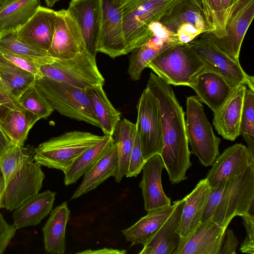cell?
<instances>
[{
    "label": "cell",
    "mask_w": 254,
    "mask_h": 254,
    "mask_svg": "<svg viewBox=\"0 0 254 254\" xmlns=\"http://www.w3.org/2000/svg\"><path fill=\"white\" fill-rule=\"evenodd\" d=\"M164 168L163 161L159 154L147 160L142 168V177L139 187L147 212L171 204V199L165 194L162 185L161 174Z\"/></svg>",
    "instance_id": "20"
},
{
    "label": "cell",
    "mask_w": 254,
    "mask_h": 254,
    "mask_svg": "<svg viewBox=\"0 0 254 254\" xmlns=\"http://www.w3.org/2000/svg\"><path fill=\"white\" fill-rule=\"evenodd\" d=\"M184 203V198L176 201V205L172 213L143 246L139 254H176L180 242L178 229Z\"/></svg>",
    "instance_id": "23"
},
{
    "label": "cell",
    "mask_w": 254,
    "mask_h": 254,
    "mask_svg": "<svg viewBox=\"0 0 254 254\" xmlns=\"http://www.w3.org/2000/svg\"><path fill=\"white\" fill-rule=\"evenodd\" d=\"M17 230L13 224L7 222L0 212V254L5 252Z\"/></svg>",
    "instance_id": "44"
},
{
    "label": "cell",
    "mask_w": 254,
    "mask_h": 254,
    "mask_svg": "<svg viewBox=\"0 0 254 254\" xmlns=\"http://www.w3.org/2000/svg\"><path fill=\"white\" fill-rule=\"evenodd\" d=\"M56 16V11L40 6L28 21L15 29L16 38L48 52L53 37Z\"/></svg>",
    "instance_id": "19"
},
{
    "label": "cell",
    "mask_w": 254,
    "mask_h": 254,
    "mask_svg": "<svg viewBox=\"0 0 254 254\" xmlns=\"http://www.w3.org/2000/svg\"><path fill=\"white\" fill-rule=\"evenodd\" d=\"M9 0H0V7L3 5L4 3H5L7 1Z\"/></svg>",
    "instance_id": "54"
},
{
    "label": "cell",
    "mask_w": 254,
    "mask_h": 254,
    "mask_svg": "<svg viewBox=\"0 0 254 254\" xmlns=\"http://www.w3.org/2000/svg\"><path fill=\"white\" fill-rule=\"evenodd\" d=\"M17 102V99L0 83V106H5Z\"/></svg>",
    "instance_id": "46"
},
{
    "label": "cell",
    "mask_w": 254,
    "mask_h": 254,
    "mask_svg": "<svg viewBox=\"0 0 254 254\" xmlns=\"http://www.w3.org/2000/svg\"><path fill=\"white\" fill-rule=\"evenodd\" d=\"M247 87L243 84L236 86L222 107L214 113L215 129L225 139L234 141L240 135L241 116Z\"/></svg>",
    "instance_id": "22"
},
{
    "label": "cell",
    "mask_w": 254,
    "mask_h": 254,
    "mask_svg": "<svg viewBox=\"0 0 254 254\" xmlns=\"http://www.w3.org/2000/svg\"><path fill=\"white\" fill-rule=\"evenodd\" d=\"M136 108V131L140 139L143 157L146 161L155 154L160 155L163 147L158 102L147 87L143 91Z\"/></svg>",
    "instance_id": "11"
},
{
    "label": "cell",
    "mask_w": 254,
    "mask_h": 254,
    "mask_svg": "<svg viewBox=\"0 0 254 254\" xmlns=\"http://www.w3.org/2000/svg\"><path fill=\"white\" fill-rule=\"evenodd\" d=\"M201 3L204 14L209 24L213 27L212 13L209 5L208 0H198ZM214 30V28H213Z\"/></svg>",
    "instance_id": "49"
},
{
    "label": "cell",
    "mask_w": 254,
    "mask_h": 254,
    "mask_svg": "<svg viewBox=\"0 0 254 254\" xmlns=\"http://www.w3.org/2000/svg\"><path fill=\"white\" fill-rule=\"evenodd\" d=\"M254 165V158L245 145L236 143L225 149L215 159L206 179L210 188L224 183Z\"/></svg>",
    "instance_id": "18"
},
{
    "label": "cell",
    "mask_w": 254,
    "mask_h": 254,
    "mask_svg": "<svg viewBox=\"0 0 254 254\" xmlns=\"http://www.w3.org/2000/svg\"><path fill=\"white\" fill-rule=\"evenodd\" d=\"M118 170V156L115 146L104 156L86 174L73 193L71 199H76L94 190L110 177L115 178Z\"/></svg>",
    "instance_id": "31"
},
{
    "label": "cell",
    "mask_w": 254,
    "mask_h": 254,
    "mask_svg": "<svg viewBox=\"0 0 254 254\" xmlns=\"http://www.w3.org/2000/svg\"><path fill=\"white\" fill-rule=\"evenodd\" d=\"M152 35L142 45L130 53L127 73L133 81L140 79L148 64L168 48L181 44L177 38L159 22L152 24Z\"/></svg>",
    "instance_id": "15"
},
{
    "label": "cell",
    "mask_w": 254,
    "mask_h": 254,
    "mask_svg": "<svg viewBox=\"0 0 254 254\" xmlns=\"http://www.w3.org/2000/svg\"><path fill=\"white\" fill-rule=\"evenodd\" d=\"M13 144L0 126V157Z\"/></svg>",
    "instance_id": "48"
},
{
    "label": "cell",
    "mask_w": 254,
    "mask_h": 254,
    "mask_svg": "<svg viewBox=\"0 0 254 254\" xmlns=\"http://www.w3.org/2000/svg\"><path fill=\"white\" fill-rule=\"evenodd\" d=\"M70 211L66 201L53 210L42 232L44 248L47 253L64 254L66 249L65 231Z\"/></svg>",
    "instance_id": "28"
},
{
    "label": "cell",
    "mask_w": 254,
    "mask_h": 254,
    "mask_svg": "<svg viewBox=\"0 0 254 254\" xmlns=\"http://www.w3.org/2000/svg\"><path fill=\"white\" fill-rule=\"evenodd\" d=\"M254 202V165L226 181L221 199L212 221L227 229L232 219L247 214Z\"/></svg>",
    "instance_id": "8"
},
{
    "label": "cell",
    "mask_w": 254,
    "mask_h": 254,
    "mask_svg": "<svg viewBox=\"0 0 254 254\" xmlns=\"http://www.w3.org/2000/svg\"><path fill=\"white\" fill-rule=\"evenodd\" d=\"M89 132H66L40 143L35 148L34 162L64 173L85 151L104 137Z\"/></svg>",
    "instance_id": "2"
},
{
    "label": "cell",
    "mask_w": 254,
    "mask_h": 254,
    "mask_svg": "<svg viewBox=\"0 0 254 254\" xmlns=\"http://www.w3.org/2000/svg\"><path fill=\"white\" fill-rule=\"evenodd\" d=\"M180 0H125L122 7L124 32L129 53L151 36L152 23Z\"/></svg>",
    "instance_id": "3"
},
{
    "label": "cell",
    "mask_w": 254,
    "mask_h": 254,
    "mask_svg": "<svg viewBox=\"0 0 254 254\" xmlns=\"http://www.w3.org/2000/svg\"><path fill=\"white\" fill-rule=\"evenodd\" d=\"M115 146L112 136L105 135L102 140L82 153L64 173V185L75 183Z\"/></svg>",
    "instance_id": "30"
},
{
    "label": "cell",
    "mask_w": 254,
    "mask_h": 254,
    "mask_svg": "<svg viewBox=\"0 0 254 254\" xmlns=\"http://www.w3.org/2000/svg\"><path fill=\"white\" fill-rule=\"evenodd\" d=\"M82 37L85 50L96 58L102 12V0H71L66 9Z\"/></svg>",
    "instance_id": "16"
},
{
    "label": "cell",
    "mask_w": 254,
    "mask_h": 254,
    "mask_svg": "<svg viewBox=\"0 0 254 254\" xmlns=\"http://www.w3.org/2000/svg\"><path fill=\"white\" fill-rule=\"evenodd\" d=\"M41 6L40 0H9L0 7V31L16 29L24 24Z\"/></svg>",
    "instance_id": "34"
},
{
    "label": "cell",
    "mask_w": 254,
    "mask_h": 254,
    "mask_svg": "<svg viewBox=\"0 0 254 254\" xmlns=\"http://www.w3.org/2000/svg\"><path fill=\"white\" fill-rule=\"evenodd\" d=\"M238 0H221L222 5L225 16V23L231 9L238 1Z\"/></svg>",
    "instance_id": "50"
},
{
    "label": "cell",
    "mask_w": 254,
    "mask_h": 254,
    "mask_svg": "<svg viewBox=\"0 0 254 254\" xmlns=\"http://www.w3.org/2000/svg\"><path fill=\"white\" fill-rule=\"evenodd\" d=\"M210 191V187L207 179L204 178L201 180L191 192L184 198L185 203L178 229L180 237L178 249L200 224Z\"/></svg>",
    "instance_id": "21"
},
{
    "label": "cell",
    "mask_w": 254,
    "mask_h": 254,
    "mask_svg": "<svg viewBox=\"0 0 254 254\" xmlns=\"http://www.w3.org/2000/svg\"><path fill=\"white\" fill-rule=\"evenodd\" d=\"M0 107H1L0 106Z\"/></svg>",
    "instance_id": "55"
},
{
    "label": "cell",
    "mask_w": 254,
    "mask_h": 254,
    "mask_svg": "<svg viewBox=\"0 0 254 254\" xmlns=\"http://www.w3.org/2000/svg\"><path fill=\"white\" fill-rule=\"evenodd\" d=\"M189 44L204 63L207 70L221 75L234 87L243 84L254 90V76L243 70L239 60L224 52L205 33Z\"/></svg>",
    "instance_id": "10"
},
{
    "label": "cell",
    "mask_w": 254,
    "mask_h": 254,
    "mask_svg": "<svg viewBox=\"0 0 254 254\" xmlns=\"http://www.w3.org/2000/svg\"><path fill=\"white\" fill-rule=\"evenodd\" d=\"M176 201L173 204L152 210L129 228L122 231L126 240L131 246L136 244L144 246L166 221L174 210Z\"/></svg>",
    "instance_id": "29"
},
{
    "label": "cell",
    "mask_w": 254,
    "mask_h": 254,
    "mask_svg": "<svg viewBox=\"0 0 254 254\" xmlns=\"http://www.w3.org/2000/svg\"><path fill=\"white\" fill-rule=\"evenodd\" d=\"M0 52L25 59L40 66L51 64L55 60L47 52L19 41L13 29L0 31Z\"/></svg>",
    "instance_id": "33"
},
{
    "label": "cell",
    "mask_w": 254,
    "mask_h": 254,
    "mask_svg": "<svg viewBox=\"0 0 254 254\" xmlns=\"http://www.w3.org/2000/svg\"><path fill=\"white\" fill-rule=\"evenodd\" d=\"M159 22L181 44H189L202 34L214 31L198 0H180Z\"/></svg>",
    "instance_id": "9"
},
{
    "label": "cell",
    "mask_w": 254,
    "mask_h": 254,
    "mask_svg": "<svg viewBox=\"0 0 254 254\" xmlns=\"http://www.w3.org/2000/svg\"><path fill=\"white\" fill-rule=\"evenodd\" d=\"M190 87L214 113L222 107L235 88L221 75L207 70L198 75Z\"/></svg>",
    "instance_id": "25"
},
{
    "label": "cell",
    "mask_w": 254,
    "mask_h": 254,
    "mask_svg": "<svg viewBox=\"0 0 254 254\" xmlns=\"http://www.w3.org/2000/svg\"><path fill=\"white\" fill-rule=\"evenodd\" d=\"M0 78L4 88L17 100L36 81L37 77L0 56Z\"/></svg>",
    "instance_id": "36"
},
{
    "label": "cell",
    "mask_w": 254,
    "mask_h": 254,
    "mask_svg": "<svg viewBox=\"0 0 254 254\" xmlns=\"http://www.w3.org/2000/svg\"><path fill=\"white\" fill-rule=\"evenodd\" d=\"M240 133L254 136V90L248 87L242 107Z\"/></svg>",
    "instance_id": "39"
},
{
    "label": "cell",
    "mask_w": 254,
    "mask_h": 254,
    "mask_svg": "<svg viewBox=\"0 0 254 254\" xmlns=\"http://www.w3.org/2000/svg\"><path fill=\"white\" fill-rule=\"evenodd\" d=\"M127 251L124 250H117L112 248H103L99 250H86L77 252L79 254H125Z\"/></svg>",
    "instance_id": "47"
},
{
    "label": "cell",
    "mask_w": 254,
    "mask_h": 254,
    "mask_svg": "<svg viewBox=\"0 0 254 254\" xmlns=\"http://www.w3.org/2000/svg\"><path fill=\"white\" fill-rule=\"evenodd\" d=\"M103 86L99 85L86 90L93 111L99 122L104 135L112 136L121 120V113L108 99Z\"/></svg>",
    "instance_id": "32"
},
{
    "label": "cell",
    "mask_w": 254,
    "mask_h": 254,
    "mask_svg": "<svg viewBox=\"0 0 254 254\" xmlns=\"http://www.w3.org/2000/svg\"><path fill=\"white\" fill-rule=\"evenodd\" d=\"M52 43L48 54L55 59L72 58L85 50L80 31L66 9L56 11Z\"/></svg>",
    "instance_id": "17"
},
{
    "label": "cell",
    "mask_w": 254,
    "mask_h": 254,
    "mask_svg": "<svg viewBox=\"0 0 254 254\" xmlns=\"http://www.w3.org/2000/svg\"><path fill=\"white\" fill-rule=\"evenodd\" d=\"M44 178L40 165L34 161L28 163L4 185L1 197V208L10 211L17 208L39 193Z\"/></svg>",
    "instance_id": "14"
},
{
    "label": "cell",
    "mask_w": 254,
    "mask_h": 254,
    "mask_svg": "<svg viewBox=\"0 0 254 254\" xmlns=\"http://www.w3.org/2000/svg\"><path fill=\"white\" fill-rule=\"evenodd\" d=\"M125 0H102V12L97 52L112 59L129 53L125 41L122 15Z\"/></svg>",
    "instance_id": "12"
},
{
    "label": "cell",
    "mask_w": 254,
    "mask_h": 254,
    "mask_svg": "<svg viewBox=\"0 0 254 254\" xmlns=\"http://www.w3.org/2000/svg\"><path fill=\"white\" fill-rule=\"evenodd\" d=\"M36 84L54 111L101 128L86 90L43 77L37 78Z\"/></svg>",
    "instance_id": "5"
},
{
    "label": "cell",
    "mask_w": 254,
    "mask_h": 254,
    "mask_svg": "<svg viewBox=\"0 0 254 254\" xmlns=\"http://www.w3.org/2000/svg\"><path fill=\"white\" fill-rule=\"evenodd\" d=\"M186 113V130L190 153L204 166H211L219 155L221 139L215 135L197 96L187 98Z\"/></svg>",
    "instance_id": "6"
},
{
    "label": "cell",
    "mask_w": 254,
    "mask_h": 254,
    "mask_svg": "<svg viewBox=\"0 0 254 254\" xmlns=\"http://www.w3.org/2000/svg\"><path fill=\"white\" fill-rule=\"evenodd\" d=\"M33 146L12 144L0 157V169L4 185L28 163L34 161Z\"/></svg>",
    "instance_id": "37"
},
{
    "label": "cell",
    "mask_w": 254,
    "mask_h": 254,
    "mask_svg": "<svg viewBox=\"0 0 254 254\" xmlns=\"http://www.w3.org/2000/svg\"><path fill=\"white\" fill-rule=\"evenodd\" d=\"M241 217L246 232L247 237L240 247L242 253L254 254V216L244 214Z\"/></svg>",
    "instance_id": "42"
},
{
    "label": "cell",
    "mask_w": 254,
    "mask_h": 254,
    "mask_svg": "<svg viewBox=\"0 0 254 254\" xmlns=\"http://www.w3.org/2000/svg\"><path fill=\"white\" fill-rule=\"evenodd\" d=\"M226 183V182L210 188L209 195L204 208L200 223L212 220L214 214L221 199Z\"/></svg>",
    "instance_id": "41"
},
{
    "label": "cell",
    "mask_w": 254,
    "mask_h": 254,
    "mask_svg": "<svg viewBox=\"0 0 254 254\" xmlns=\"http://www.w3.org/2000/svg\"><path fill=\"white\" fill-rule=\"evenodd\" d=\"M146 160L144 159L139 136L136 131L133 146L129 156L127 177H136L140 173Z\"/></svg>",
    "instance_id": "40"
},
{
    "label": "cell",
    "mask_w": 254,
    "mask_h": 254,
    "mask_svg": "<svg viewBox=\"0 0 254 254\" xmlns=\"http://www.w3.org/2000/svg\"><path fill=\"white\" fill-rule=\"evenodd\" d=\"M22 107L38 116L46 119L54 111L50 103L36 84L27 89L18 99Z\"/></svg>",
    "instance_id": "38"
},
{
    "label": "cell",
    "mask_w": 254,
    "mask_h": 254,
    "mask_svg": "<svg viewBox=\"0 0 254 254\" xmlns=\"http://www.w3.org/2000/svg\"><path fill=\"white\" fill-rule=\"evenodd\" d=\"M56 192L47 190L25 201L12 214L17 230L38 225L52 211Z\"/></svg>",
    "instance_id": "27"
},
{
    "label": "cell",
    "mask_w": 254,
    "mask_h": 254,
    "mask_svg": "<svg viewBox=\"0 0 254 254\" xmlns=\"http://www.w3.org/2000/svg\"><path fill=\"white\" fill-rule=\"evenodd\" d=\"M245 140L248 149L252 157L254 158V136L242 135Z\"/></svg>",
    "instance_id": "51"
},
{
    "label": "cell",
    "mask_w": 254,
    "mask_h": 254,
    "mask_svg": "<svg viewBox=\"0 0 254 254\" xmlns=\"http://www.w3.org/2000/svg\"><path fill=\"white\" fill-rule=\"evenodd\" d=\"M146 87L156 98L159 109L163 147L160 156L169 180L177 184L187 179L191 167L185 113L171 85L151 72Z\"/></svg>",
    "instance_id": "1"
},
{
    "label": "cell",
    "mask_w": 254,
    "mask_h": 254,
    "mask_svg": "<svg viewBox=\"0 0 254 254\" xmlns=\"http://www.w3.org/2000/svg\"><path fill=\"white\" fill-rule=\"evenodd\" d=\"M40 119L19 105L18 101L0 107V126L15 145L24 146L30 130Z\"/></svg>",
    "instance_id": "24"
},
{
    "label": "cell",
    "mask_w": 254,
    "mask_h": 254,
    "mask_svg": "<svg viewBox=\"0 0 254 254\" xmlns=\"http://www.w3.org/2000/svg\"><path fill=\"white\" fill-rule=\"evenodd\" d=\"M48 7H52L54 4L60 0H44Z\"/></svg>",
    "instance_id": "53"
},
{
    "label": "cell",
    "mask_w": 254,
    "mask_h": 254,
    "mask_svg": "<svg viewBox=\"0 0 254 254\" xmlns=\"http://www.w3.org/2000/svg\"><path fill=\"white\" fill-rule=\"evenodd\" d=\"M147 67L170 85L190 87L198 75L206 70L189 44L168 48L151 61Z\"/></svg>",
    "instance_id": "4"
},
{
    "label": "cell",
    "mask_w": 254,
    "mask_h": 254,
    "mask_svg": "<svg viewBox=\"0 0 254 254\" xmlns=\"http://www.w3.org/2000/svg\"><path fill=\"white\" fill-rule=\"evenodd\" d=\"M238 244L239 241L233 231L226 229L218 254H235Z\"/></svg>",
    "instance_id": "45"
},
{
    "label": "cell",
    "mask_w": 254,
    "mask_h": 254,
    "mask_svg": "<svg viewBox=\"0 0 254 254\" xmlns=\"http://www.w3.org/2000/svg\"><path fill=\"white\" fill-rule=\"evenodd\" d=\"M40 71L41 77L84 90L103 86L105 83L96 58L85 50L70 58L55 59L51 64L41 66Z\"/></svg>",
    "instance_id": "7"
},
{
    "label": "cell",
    "mask_w": 254,
    "mask_h": 254,
    "mask_svg": "<svg viewBox=\"0 0 254 254\" xmlns=\"http://www.w3.org/2000/svg\"><path fill=\"white\" fill-rule=\"evenodd\" d=\"M135 134V124L124 118L117 125L112 135L118 156V170L115 178L118 183L127 174L129 158L133 146Z\"/></svg>",
    "instance_id": "35"
},
{
    "label": "cell",
    "mask_w": 254,
    "mask_h": 254,
    "mask_svg": "<svg viewBox=\"0 0 254 254\" xmlns=\"http://www.w3.org/2000/svg\"><path fill=\"white\" fill-rule=\"evenodd\" d=\"M254 16V0H239L231 9L224 25V36L215 38L205 33L224 52L239 60L241 45Z\"/></svg>",
    "instance_id": "13"
},
{
    "label": "cell",
    "mask_w": 254,
    "mask_h": 254,
    "mask_svg": "<svg viewBox=\"0 0 254 254\" xmlns=\"http://www.w3.org/2000/svg\"><path fill=\"white\" fill-rule=\"evenodd\" d=\"M4 188V180L3 179V177L0 169V209H1L0 206V201H1V197L2 194V193L3 192Z\"/></svg>",
    "instance_id": "52"
},
{
    "label": "cell",
    "mask_w": 254,
    "mask_h": 254,
    "mask_svg": "<svg viewBox=\"0 0 254 254\" xmlns=\"http://www.w3.org/2000/svg\"><path fill=\"white\" fill-rule=\"evenodd\" d=\"M226 229L212 220L200 223L176 254H218Z\"/></svg>",
    "instance_id": "26"
},
{
    "label": "cell",
    "mask_w": 254,
    "mask_h": 254,
    "mask_svg": "<svg viewBox=\"0 0 254 254\" xmlns=\"http://www.w3.org/2000/svg\"><path fill=\"white\" fill-rule=\"evenodd\" d=\"M0 56L16 66L33 74L37 78L42 77L40 71L41 66L25 59L8 54L0 52Z\"/></svg>",
    "instance_id": "43"
}]
</instances>
